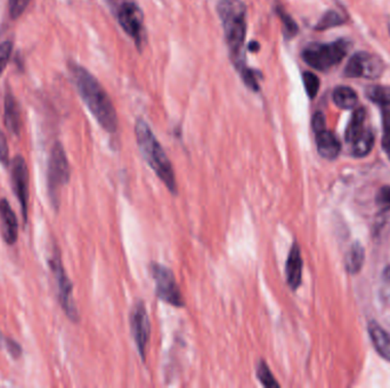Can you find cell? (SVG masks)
<instances>
[{
    "label": "cell",
    "mask_w": 390,
    "mask_h": 388,
    "mask_svg": "<svg viewBox=\"0 0 390 388\" xmlns=\"http://www.w3.org/2000/svg\"><path fill=\"white\" fill-rule=\"evenodd\" d=\"M71 72L79 95L88 110L105 131L114 134L118 129L117 112L102 84L89 71L76 64L71 67Z\"/></svg>",
    "instance_id": "1"
},
{
    "label": "cell",
    "mask_w": 390,
    "mask_h": 388,
    "mask_svg": "<svg viewBox=\"0 0 390 388\" xmlns=\"http://www.w3.org/2000/svg\"><path fill=\"white\" fill-rule=\"evenodd\" d=\"M217 13L234 67L240 73L243 72L247 69L242 55L247 37V7L242 0H219Z\"/></svg>",
    "instance_id": "2"
},
{
    "label": "cell",
    "mask_w": 390,
    "mask_h": 388,
    "mask_svg": "<svg viewBox=\"0 0 390 388\" xmlns=\"http://www.w3.org/2000/svg\"><path fill=\"white\" fill-rule=\"evenodd\" d=\"M137 145L147 164L157 174V177L165 183L167 188L174 195L178 194L175 171L172 168L166 152L160 142H157L151 127L143 119H138L135 125Z\"/></svg>",
    "instance_id": "3"
},
{
    "label": "cell",
    "mask_w": 390,
    "mask_h": 388,
    "mask_svg": "<svg viewBox=\"0 0 390 388\" xmlns=\"http://www.w3.org/2000/svg\"><path fill=\"white\" fill-rule=\"evenodd\" d=\"M350 48L352 42L347 39H339L326 44L315 42L306 47L301 52V58L314 70L328 72L344 61Z\"/></svg>",
    "instance_id": "4"
},
{
    "label": "cell",
    "mask_w": 390,
    "mask_h": 388,
    "mask_svg": "<svg viewBox=\"0 0 390 388\" xmlns=\"http://www.w3.org/2000/svg\"><path fill=\"white\" fill-rule=\"evenodd\" d=\"M71 169L65 147L61 142H55L50 151L47 166V191L52 207H60L61 189L70 181Z\"/></svg>",
    "instance_id": "5"
},
{
    "label": "cell",
    "mask_w": 390,
    "mask_h": 388,
    "mask_svg": "<svg viewBox=\"0 0 390 388\" xmlns=\"http://www.w3.org/2000/svg\"><path fill=\"white\" fill-rule=\"evenodd\" d=\"M50 267L52 269V275L55 277L56 285H57V294H59L60 304L62 310L65 311L67 318L72 322H79L78 309L73 299V285L65 273V266L62 262L61 253L59 247L54 245L52 247V256L50 258Z\"/></svg>",
    "instance_id": "6"
},
{
    "label": "cell",
    "mask_w": 390,
    "mask_h": 388,
    "mask_svg": "<svg viewBox=\"0 0 390 388\" xmlns=\"http://www.w3.org/2000/svg\"><path fill=\"white\" fill-rule=\"evenodd\" d=\"M151 273L155 279V295L157 299L172 307H185V301L178 287L175 275L169 268L165 267L162 264L152 263Z\"/></svg>",
    "instance_id": "7"
},
{
    "label": "cell",
    "mask_w": 390,
    "mask_h": 388,
    "mask_svg": "<svg viewBox=\"0 0 390 388\" xmlns=\"http://www.w3.org/2000/svg\"><path fill=\"white\" fill-rule=\"evenodd\" d=\"M11 183L26 226L29 217L30 173L26 161L21 155H16L11 162Z\"/></svg>",
    "instance_id": "8"
},
{
    "label": "cell",
    "mask_w": 390,
    "mask_h": 388,
    "mask_svg": "<svg viewBox=\"0 0 390 388\" xmlns=\"http://www.w3.org/2000/svg\"><path fill=\"white\" fill-rule=\"evenodd\" d=\"M384 64L381 58L370 52H356L347 62L345 67V76L347 78H364L376 80L382 76Z\"/></svg>",
    "instance_id": "9"
},
{
    "label": "cell",
    "mask_w": 390,
    "mask_h": 388,
    "mask_svg": "<svg viewBox=\"0 0 390 388\" xmlns=\"http://www.w3.org/2000/svg\"><path fill=\"white\" fill-rule=\"evenodd\" d=\"M118 21L123 31L133 38L140 50L144 38V16L142 9L134 1H125L118 9Z\"/></svg>",
    "instance_id": "10"
},
{
    "label": "cell",
    "mask_w": 390,
    "mask_h": 388,
    "mask_svg": "<svg viewBox=\"0 0 390 388\" xmlns=\"http://www.w3.org/2000/svg\"><path fill=\"white\" fill-rule=\"evenodd\" d=\"M130 322V331L137 350L143 361L146 360V348L149 344L150 336H151V325H150L149 313L146 310L143 301L137 302L133 307L129 316Z\"/></svg>",
    "instance_id": "11"
},
{
    "label": "cell",
    "mask_w": 390,
    "mask_h": 388,
    "mask_svg": "<svg viewBox=\"0 0 390 388\" xmlns=\"http://www.w3.org/2000/svg\"><path fill=\"white\" fill-rule=\"evenodd\" d=\"M367 98L378 105L382 118V147L390 159V87L371 86L367 89Z\"/></svg>",
    "instance_id": "12"
},
{
    "label": "cell",
    "mask_w": 390,
    "mask_h": 388,
    "mask_svg": "<svg viewBox=\"0 0 390 388\" xmlns=\"http://www.w3.org/2000/svg\"><path fill=\"white\" fill-rule=\"evenodd\" d=\"M0 232L4 241L13 246L18 239V221L6 198L0 200Z\"/></svg>",
    "instance_id": "13"
},
{
    "label": "cell",
    "mask_w": 390,
    "mask_h": 388,
    "mask_svg": "<svg viewBox=\"0 0 390 388\" xmlns=\"http://www.w3.org/2000/svg\"><path fill=\"white\" fill-rule=\"evenodd\" d=\"M303 262L300 247L297 243L292 245L286 263V283L292 290H297L303 279Z\"/></svg>",
    "instance_id": "14"
},
{
    "label": "cell",
    "mask_w": 390,
    "mask_h": 388,
    "mask_svg": "<svg viewBox=\"0 0 390 388\" xmlns=\"http://www.w3.org/2000/svg\"><path fill=\"white\" fill-rule=\"evenodd\" d=\"M314 134L316 147L321 156L329 161L337 159L341 152V144L337 136L326 127L316 131Z\"/></svg>",
    "instance_id": "15"
},
{
    "label": "cell",
    "mask_w": 390,
    "mask_h": 388,
    "mask_svg": "<svg viewBox=\"0 0 390 388\" xmlns=\"http://www.w3.org/2000/svg\"><path fill=\"white\" fill-rule=\"evenodd\" d=\"M4 122H5V127L9 134L14 137H20L21 129H22V118H21L20 106L12 93H7L5 96Z\"/></svg>",
    "instance_id": "16"
},
{
    "label": "cell",
    "mask_w": 390,
    "mask_h": 388,
    "mask_svg": "<svg viewBox=\"0 0 390 388\" xmlns=\"http://www.w3.org/2000/svg\"><path fill=\"white\" fill-rule=\"evenodd\" d=\"M367 329L373 346L379 355L390 363V333L380 327L376 321H371Z\"/></svg>",
    "instance_id": "17"
},
{
    "label": "cell",
    "mask_w": 390,
    "mask_h": 388,
    "mask_svg": "<svg viewBox=\"0 0 390 388\" xmlns=\"http://www.w3.org/2000/svg\"><path fill=\"white\" fill-rule=\"evenodd\" d=\"M365 122H367V110L364 108H356L345 132V140L348 144H352L364 131L367 127Z\"/></svg>",
    "instance_id": "18"
},
{
    "label": "cell",
    "mask_w": 390,
    "mask_h": 388,
    "mask_svg": "<svg viewBox=\"0 0 390 388\" xmlns=\"http://www.w3.org/2000/svg\"><path fill=\"white\" fill-rule=\"evenodd\" d=\"M332 99L341 110H354L357 106L358 96L355 90L347 86H339L333 90Z\"/></svg>",
    "instance_id": "19"
},
{
    "label": "cell",
    "mask_w": 390,
    "mask_h": 388,
    "mask_svg": "<svg viewBox=\"0 0 390 388\" xmlns=\"http://www.w3.org/2000/svg\"><path fill=\"white\" fill-rule=\"evenodd\" d=\"M364 247L356 241L352 244L350 251L347 252L346 258H345V268H346L347 273H350V275H356L360 273L364 264Z\"/></svg>",
    "instance_id": "20"
},
{
    "label": "cell",
    "mask_w": 390,
    "mask_h": 388,
    "mask_svg": "<svg viewBox=\"0 0 390 388\" xmlns=\"http://www.w3.org/2000/svg\"><path fill=\"white\" fill-rule=\"evenodd\" d=\"M352 156L365 157L371 153L374 146V134L370 127H365L364 131L350 144Z\"/></svg>",
    "instance_id": "21"
},
{
    "label": "cell",
    "mask_w": 390,
    "mask_h": 388,
    "mask_svg": "<svg viewBox=\"0 0 390 388\" xmlns=\"http://www.w3.org/2000/svg\"><path fill=\"white\" fill-rule=\"evenodd\" d=\"M345 18L335 11H329L321 18L318 23L315 25V30L318 31H324V30L331 29L335 26L341 25L345 23Z\"/></svg>",
    "instance_id": "22"
},
{
    "label": "cell",
    "mask_w": 390,
    "mask_h": 388,
    "mask_svg": "<svg viewBox=\"0 0 390 388\" xmlns=\"http://www.w3.org/2000/svg\"><path fill=\"white\" fill-rule=\"evenodd\" d=\"M257 378L265 387H280V384L275 380V377L272 374L271 369L266 365L264 360H260L257 365Z\"/></svg>",
    "instance_id": "23"
},
{
    "label": "cell",
    "mask_w": 390,
    "mask_h": 388,
    "mask_svg": "<svg viewBox=\"0 0 390 388\" xmlns=\"http://www.w3.org/2000/svg\"><path fill=\"white\" fill-rule=\"evenodd\" d=\"M277 13L279 16H280L281 21H282L283 25V35L286 37V39H292L294 35H297L298 25L294 20H292L291 16L288 14V13L284 12V9L281 8V7H277Z\"/></svg>",
    "instance_id": "24"
},
{
    "label": "cell",
    "mask_w": 390,
    "mask_h": 388,
    "mask_svg": "<svg viewBox=\"0 0 390 388\" xmlns=\"http://www.w3.org/2000/svg\"><path fill=\"white\" fill-rule=\"evenodd\" d=\"M303 87L309 98L314 99L320 90V79L313 72H303Z\"/></svg>",
    "instance_id": "25"
},
{
    "label": "cell",
    "mask_w": 390,
    "mask_h": 388,
    "mask_svg": "<svg viewBox=\"0 0 390 388\" xmlns=\"http://www.w3.org/2000/svg\"><path fill=\"white\" fill-rule=\"evenodd\" d=\"M13 44L12 41H4L0 44V76L6 69L9 58L12 55Z\"/></svg>",
    "instance_id": "26"
},
{
    "label": "cell",
    "mask_w": 390,
    "mask_h": 388,
    "mask_svg": "<svg viewBox=\"0 0 390 388\" xmlns=\"http://www.w3.org/2000/svg\"><path fill=\"white\" fill-rule=\"evenodd\" d=\"M9 14L12 18H18L23 14L26 7L29 6L31 0H9Z\"/></svg>",
    "instance_id": "27"
},
{
    "label": "cell",
    "mask_w": 390,
    "mask_h": 388,
    "mask_svg": "<svg viewBox=\"0 0 390 388\" xmlns=\"http://www.w3.org/2000/svg\"><path fill=\"white\" fill-rule=\"evenodd\" d=\"M377 204L381 207L382 211L390 210V186H384L377 194Z\"/></svg>",
    "instance_id": "28"
},
{
    "label": "cell",
    "mask_w": 390,
    "mask_h": 388,
    "mask_svg": "<svg viewBox=\"0 0 390 388\" xmlns=\"http://www.w3.org/2000/svg\"><path fill=\"white\" fill-rule=\"evenodd\" d=\"M9 148L7 144L6 136L4 135L0 129V163L4 166H9Z\"/></svg>",
    "instance_id": "29"
},
{
    "label": "cell",
    "mask_w": 390,
    "mask_h": 388,
    "mask_svg": "<svg viewBox=\"0 0 390 388\" xmlns=\"http://www.w3.org/2000/svg\"><path fill=\"white\" fill-rule=\"evenodd\" d=\"M3 341L4 344H5L7 350H9V354H11L14 359H18V358L22 355V348H21L18 342H15V341H13L12 338H9V337H4Z\"/></svg>",
    "instance_id": "30"
},
{
    "label": "cell",
    "mask_w": 390,
    "mask_h": 388,
    "mask_svg": "<svg viewBox=\"0 0 390 388\" xmlns=\"http://www.w3.org/2000/svg\"><path fill=\"white\" fill-rule=\"evenodd\" d=\"M312 127L314 132L322 130V129L326 127L325 116H324L322 112H316V113L313 115Z\"/></svg>",
    "instance_id": "31"
},
{
    "label": "cell",
    "mask_w": 390,
    "mask_h": 388,
    "mask_svg": "<svg viewBox=\"0 0 390 388\" xmlns=\"http://www.w3.org/2000/svg\"><path fill=\"white\" fill-rule=\"evenodd\" d=\"M260 46L257 41H252V42H250V45H249V48L247 50H250V52H256L260 50Z\"/></svg>",
    "instance_id": "32"
}]
</instances>
